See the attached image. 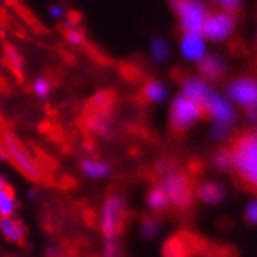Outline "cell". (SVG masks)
Returning a JSON list of instances; mask_svg holds the SVG:
<instances>
[{
	"label": "cell",
	"instance_id": "obj_1",
	"mask_svg": "<svg viewBox=\"0 0 257 257\" xmlns=\"http://www.w3.org/2000/svg\"><path fill=\"white\" fill-rule=\"evenodd\" d=\"M0 146L6 151L8 160L26 178L36 183L50 184V178L44 173V169L34 161L20 139L3 123H0Z\"/></svg>",
	"mask_w": 257,
	"mask_h": 257
},
{
	"label": "cell",
	"instance_id": "obj_2",
	"mask_svg": "<svg viewBox=\"0 0 257 257\" xmlns=\"http://www.w3.org/2000/svg\"><path fill=\"white\" fill-rule=\"evenodd\" d=\"M233 166L247 187L257 192V135L244 133L230 144Z\"/></svg>",
	"mask_w": 257,
	"mask_h": 257
},
{
	"label": "cell",
	"instance_id": "obj_3",
	"mask_svg": "<svg viewBox=\"0 0 257 257\" xmlns=\"http://www.w3.org/2000/svg\"><path fill=\"white\" fill-rule=\"evenodd\" d=\"M162 184L167 192L170 199V205L178 212H189L194 206V197H193V180L184 170L173 166L167 170L162 176Z\"/></svg>",
	"mask_w": 257,
	"mask_h": 257
},
{
	"label": "cell",
	"instance_id": "obj_4",
	"mask_svg": "<svg viewBox=\"0 0 257 257\" xmlns=\"http://www.w3.org/2000/svg\"><path fill=\"white\" fill-rule=\"evenodd\" d=\"M127 219L125 201L118 192H111L104 201L100 216V228L105 239L116 238L123 231Z\"/></svg>",
	"mask_w": 257,
	"mask_h": 257
},
{
	"label": "cell",
	"instance_id": "obj_5",
	"mask_svg": "<svg viewBox=\"0 0 257 257\" xmlns=\"http://www.w3.org/2000/svg\"><path fill=\"white\" fill-rule=\"evenodd\" d=\"M199 118H206L203 105L188 96L179 95L171 105L170 111V127L176 135H181L196 123Z\"/></svg>",
	"mask_w": 257,
	"mask_h": 257
},
{
	"label": "cell",
	"instance_id": "obj_6",
	"mask_svg": "<svg viewBox=\"0 0 257 257\" xmlns=\"http://www.w3.org/2000/svg\"><path fill=\"white\" fill-rule=\"evenodd\" d=\"M173 9L178 13L180 27L184 34H201L207 13L198 0H170ZM202 35V34H201Z\"/></svg>",
	"mask_w": 257,
	"mask_h": 257
},
{
	"label": "cell",
	"instance_id": "obj_7",
	"mask_svg": "<svg viewBox=\"0 0 257 257\" xmlns=\"http://www.w3.org/2000/svg\"><path fill=\"white\" fill-rule=\"evenodd\" d=\"M228 94L234 102L247 109L249 118H257V81L253 79H239L228 86Z\"/></svg>",
	"mask_w": 257,
	"mask_h": 257
},
{
	"label": "cell",
	"instance_id": "obj_8",
	"mask_svg": "<svg viewBox=\"0 0 257 257\" xmlns=\"http://www.w3.org/2000/svg\"><path fill=\"white\" fill-rule=\"evenodd\" d=\"M201 238L189 231H181L167 239L164 245V257H190L201 252Z\"/></svg>",
	"mask_w": 257,
	"mask_h": 257
},
{
	"label": "cell",
	"instance_id": "obj_9",
	"mask_svg": "<svg viewBox=\"0 0 257 257\" xmlns=\"http://www.w3.org/2000/svg\"><path fill=\"white\" fill-rule=\"evenodd\" d=\"M234 21L229 13L219 12L206 17L201 34L213 41H221L233 31Z\"/></svg>",
	"mask_w": 257,
	"mask_h": 257
},
{
	"label": "cell",
	"instance_id": "obj_10",
	"mask_svg": "<svg viewBox=\"0 0 257 257\" xmlns=\"http://www.w3.org/2000/svg\"><path fill=\"white\" fill-rule=\"evenodd\" d=\"M202 105L205 108L206 118H213L215 122L228 126H231V123L234 122V112L230 104L217 94L211 91Z\"/></svg>",
	"mask_w": 257,
	"mask_h": 257
},
{
	"label": "cell",
	"instance_id": "obj_11",
	"mask_svg": "<svg viewBox=\"0 0 257 257\" xmlns=\"http://www.w3.org/2000/svg\"><path fill=\"white\" fill-rule=\"evenodd\" d=\"M117 104V95L112 90H103L91 96L86 102L82 113L113 114Z\"/></svg>",
	"mask_w": 257,
	"mask_h": 257
},
{
	"label": "cell",
	"instance_id": "obj_12",
	"mask_svg": "<svg viewBox=\"0 0 257 257\" xmlns=\"http://www.w3.org/2000/svg\"><path fill=\"white\" fill-rule=\"evenodd\" d=\"M147 203L156 213H165L171 208L169 196L161 180L153 181V185L147 194Z\"/></svg>",
	"mask_w": 257,
	"mask_h": 257
},
{
	"label": "cell",
	"instance_id": "obj_13",
	"mask_svg": "<svg viewBox=\"0 0 257 257\" xmlns=\"http://www.w3.org/2000/svg\"><path fill=\"white\" fill-rule=\"evenodd\" d=\"M198 71L203 79L217 81L224 76L225 64L222 59L217 56H203L199 59Z\"/></svg>",
	"mask_w": 257,
	"mask_h": 257
},
{
	"label": "cell",
	"instance_id": "obj_14",
	"mask_svg": "<svg viewBox=\"0 0 257 257\" xmlns=\"http://www.w3.org/2000/svg\"><path fill=\"white\" fill-rule=\"evenodd\" d=\"M181 53L190 61H199L205 56V43L201 34H184L181 40Z\"/></svg>",
	"mask_w": 257,
	"mask_h": 257
},
{
	"label": "cell",
	"instance_id": "obj_15",
	"mask_svg": "<svg viewBox=\"0 0 257 257\" xmlns=\"http://www.w3.org/2000/svg\"><path fill=\"white\" fill-rule=\"evenodd\" d=\"M0 233L8 242L24 244L25 228L20 220L13 219L12 216L0 217Z\"/></svg>",
	"mask_w": 257,
	"mask_h": 257
},
{
	"label": "cell",
	"instance_id": "obj_16",
	"mask_svg": "<svg viewBox=\"0 0 257 257\" xmlns=\"http://www.w3.org/2000/svg\"><path fill=\"white\" fill-rule=\"evenodd\" d=\"M196 194L205 203H219L224 199L225 190L219 183L215 181H202L196 187Z\"/></svg>",
	"mask_w": 257,
	"mask_h": 257
},
{
	"label": "cell",
	"instance_id": "obj_17",
	"mask_svg": "<svg viewBox=\"0 0 257 257\" xmlns=\"http://www.w3.org/2000/svg\"><path fill=\"white\" fill-rule=\"evenodd\" d=\"M183 91L185 96L196 100L199 104H203L207 96L211 94L208 85L198 79H185L183 81Z\"/></svg>",
	"mask_w": 257,
	"mask_h": 257
},
{
	"label": "cell",
	"instance_id": "obj_18",
	"mask_svg": "<svg viewBox=\"0 0 257 257\" xmlns=\"http://www.w3.org/2000/svg\"><path fill=\"white\" fill-rule=\"evenodd\" d=\"M167 96L166 86L156 79H148L141 91V100L144 103H160Z\"/></svg>",
	"mask_w": 257,
	"mask_h": 257
},
{
	"label": "cell",
	"instance_id": "obj_19",
	"mask_svg": "<svg viewBox=\"0 0 257 257\" xmlns=\"http://www.w3.org/2000/svg\"><path fill=\"white\" fill-rule=\"evenodd\" d=\"M4 57H6V63L16 75V77L22 79L24 77V59L21 57L20 52L16 49L13 45L7 44L4 47Z\"/></svg>",
	"mask_w": 257,
	"mask_h": 257
},
{
	"label": "cell",
	"instance_id": "obj_20",
	"mask_svg": "<svg viewBox=\"0 0 257 257\" xmlns=\"http://www.w3.org/2000/svg\"><path fill=\"white\" fill-rule=\"evenodd\" d=\"M82 173L90 178H104L109 174V166L102 161L93 158H84L80 164Z\"/></svg>",
	"mask_w": 257,
	"mask_h": 257
},
{
	"label": "cell",
	"instance_id": "obj_21",
	"mask_svg": "<svg viewBox=\"0 0 257 257\" xmlns=\"http://www.w3.org/2000/svg\"><path fill=\"white\" fill-rule=\"evenodd\" d=\"M17 205H16L15 190L11 185L0 189V217L13 216Z\"/></svg>",
	"mask_w": 257,
	"mask_h": 257
},
{
	"label": "cell",
	"instance_id": "obj_22",
	"mask_svg": "<svg viewBox=\"0 0 257 257\" xmlns=\"http://www.w3.org/2000/svg\"><path fill=\"white\" fill-rule=\"evenodd\" d=\"M141 230L143 238L152 239L157 235L158 230H160V220L153 216H149V215H144V216H142Z\"/></svg>",
	"mask_w": 257,
	"mask_h": 257
},
{
	"label": "cell",
	"instance_id": "obj_23",
	"mask_svg": "<svg viewBox=\"0 0 257 257\" xmlns=\"http://www.w3.org/2000/svg\"><path fill=\"white\" fill-rule=\"evenodd\" d=\"M212 165L217 170L226 171L233 167V160H231V152L229 148H221L212 156Z\"/></svg>",
	"mask_w": 257,
	"mask_h": 257
},
{
	"label": "cell",
	"instance_id": "obj_24",
	"mask_svg": "<svg viewBox=\"0 0 257 257\" xmlns=\"http://www.w3.org/2000/svg\"><path fill=\"white\" fill-rule=\"evenodd\" d=\"M151 50H152L153 59L158 62V63H162V62L167 61V58H169V45H167V43L162 38L153 39Z\"/></svg>",
	"mask_w": 257,
	"mask_h": 257
},
{
	"label": "cell",
	"instance_id": "obj_25",
	"mask_svg": "<svg viewBox=\"0 0 257 257\" xmlns=\"http://www.w3.org/2000/svg\"><path fill=\"white\" fill-rule=\"evenodd\" d=\"M52 79H50L49 75H43L35 80V82L32 85V89L39 98H47L52 90Z\"/></svg>",
	"mask_w": 257,
	"mask_h": 257
},
{
	"label": "cell",
	"instance_id": "obj_26",
	"mask_svg": "<svg viewBox=\"0 0 257 257\" xmlns=\"http://www.w3.org/2000/svg\"><path fill=\"white\" fill-rule=\"evenodd\" d=\"M120 253V247L116 238H109L105 239L104 243V257H118Z\"/></svg>",
	"mask_w": 257,
	"mask_h": 257
},
{
	"label": "cell",
	"instance_id": "obj_27",
	"mask_svg": "<svg viewBox=\"0 0 257 257\" xmlns=\"http://www.w3.org/2000/svg\"><path fill=\"white\" fill-rule=\"evenodd\" d=\"M229 130H230V126L215 122V126H213L212 132H211V137H212V139H224L229 133Z\"/></svg>",
	"mask_w": 257,
	"mask_h": 257
},
{
	"label": "cell",
	"instance_id": "obj_28",
	"mask_svg": "<svg viewBox=\"0 0 257 257\" xmlns=\"http://www.w3.org/2000/svg\"><path fill=\"white\" fill-rule=\"evenodd\" d=\"M245 219L248 220L249 222L257 224V201L251 203L245 210Z\"/></svg>",
	"mask_w": 257,
	"mask_h": 257
},
{
	"label": "cell",
	"instance_id": "obj_29",
	"mask_svg": "<svg viewBox=\"0 0 257 257\" xmlns=\"http://www.w3.org/2000/svg\"><path fill=\"white\" fill-rule=\"evenodd\" d=\"M240 2H242V0H219V3L221 4L226 11H229V12L235 11V9L239 7Z\"/></svg>",
	"mask_w": 257,
	"mask_h": 257
},
{
	"label": "cell",
	"instance_id": "obj_30",
	"mask_svg": "<svg viewBox=\"0 0 257 257\" xmlns=\"http://www.w3.org/2000/svg\"><path fill=\"white\" fill-rule=\"evenodd\" d=\"M50 13H52V16H54V17H59V16H62V13H63V8H62L61 6H53L52 9H50Z\"/></svg>",
	"mask_w": 257,
	"mask_h": 257
},
{
	"label": "cell",
	"instance_id": "obj_31",
	"mask_svg": "<svg viewBox=\"0 0 257 257\" xmlns=\"http://www.w3.org/2000/svg\"><path fill=\"white\" fill-rule=\"evenodd\" d=\"M7 185H8V181L6 180V178H4V176L0 175V189H2V188H6Z\"/></svg>",
	"mask_w": 257,
	"mask_h": 257
}]
</instances>
